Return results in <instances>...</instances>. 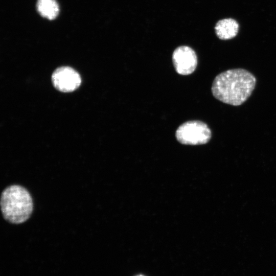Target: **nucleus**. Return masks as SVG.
Masks as SVG:
<instances>
[{
	"mask_svg": "<svg viewBox=\"0 0 276 276\" xmlns=\"http://www.w3.org/2000/svg\"><path fill=\"white\" fill-rule=\"evenodd\" d=\"M175 136L181 144L198 145L207 143L211 138V130L208 125L200 121H189L177 129Z\"/></svg>",
	"mask_w": 276,
	"mask_h": 276,
	"instance_id": "nucleus-3",
	"label": "nucleus"
},
{
	"mask_svg": "<svg viewBox=\"0 0 276 276\" xmlns=\"http://www.w3.org/2000/svg\"><path fill=\"white\" fill-rule=\"evenodd\" d=\"M172 61L178 74L188 75L195 70L197 65V57L194 50L191 47L181 45L173 51Z\"/></svg>",
	"mask_w": 276,
	"mask_h": 276,
	"instance_id": "nucleus-4",
	"label": "nucleus"
},
{
	"mask_svg": "<svg viewBox=\"0 0 276 276\" xmlns=\"http://www.w3.org/2000/svg\"><path fill=\"white\" fill-rule=\"evenodd\" d=\"M52 81L57 89L64 93L75 90L81 82L78 73L68 66H62L57 68L52 75Z\"/></svg>",
	"mask_w": 276,
	"mask_h": 276,
	"instance_id": "nucleus-5",
	"label": "nucleus"
},
{
	"mask_svg": "<svg viewBox=\"0 0 276 276\" xmlns=\"http://www.w3.org/2000/svg\"><path fill=\"white\" fill-rule=\"evenodd\" d=\"M238 23L232 18H224L216 24L215 30L217 37L222 40L231 39L235 37L238 32Z\"/></svg>",
	"mask_w": 276,
	"mask_h": 276,
	"instance_id": "nucleus-6",
	"label": "nucleus"
},
{
	"mask_svg": "<svg viewBox=\"0 0 276 276\" xmlns=\"http://www.w3.org/2000/svg\"><path fill=\"white\" fill-rule=\"evenodd\" d=\"M1 208L4 218L13 224H20L31 216L33 203L31 194L21 186L14 185L2 192Z\"/></svg>",
	"mask_w": 276,
	"mask_h": 276,
	"instance_id": "nucleus-2",
	"label": "nucleus"
},
{
	"mask_svg": "<svg viewBox=\"0 0 276 276\" xmlns=\"http://www.w3.org/2000/svg\"><path fill=\"white\" fill-rule=\"evenodd\" d=\"M256 84V78L243 68L231 69L218 74L213 80L212 93L222 103L239 106L250 96Z\"/></svg>",
	"mask_w": 276,
	"mask_h": 276,
	"instance_id": "nucleus-1",
	"label": "nucleus"
},
{
	"mask_svg": "<svg viewBox=\"0 0 276 276\" xmlns=\"http://www.w3.org/2000/svg\"><path fill=\"white\" fill-rule=\"evenodd\" d=\"M37 9L42 16L49 19L56 18L59 13V6L55 0H38Z\"/></svg>",
	"mask_w": 276,
	"mask_h": 276,
	"instance_id": "nucleus-7",
	"label": "nucleus"
},
{
	"mask_svg": "<svg viewBox=\"0 0 276 276\" xmlns=\"http://www.w3.org/2000/svg\"><path fill=\"white\" fill-rule=\"evenodd\" d=\"M134 276H146V275H143V274H139L135 275Z\"/></svg>",
	"mask_w": 276,
	"mask_h": 276,
	"instance_id": "nucleus-8",
	"label": "nucleus"
}]
</instances>
